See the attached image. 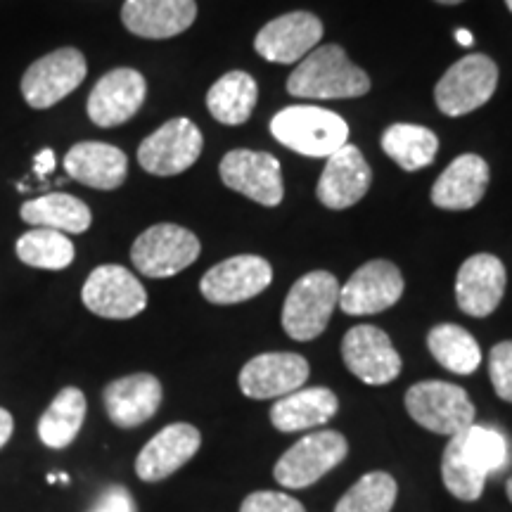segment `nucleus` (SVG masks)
Wrapping results in <instances>:
<instances>
[{
  "label": "nucleus",
  "mask_w": 512,
  "mask_h": 512,
  "mask_svg": "<svg viewBox=\"0 0 512 512\" xmlns=\"http://www.w3.org/2000/svg\"><path fill=\"white\" fill-rule=\"evenodd\" d=\"M508 463V441L498 430L470 425L448 439L441 456V479L448 494L472 503L484 494L486 477Z\"/></svg>",
  "instance_id": "f257e3e1"
},
{
  "label": "nucleus",
  "mask_w": 512,
  "mask_h": 512,
  "mask_svg": "<svg viewBox=\"0 0 512 512\" xmlns=\"http://www.w3.org/2000/svg\"><path fill=\"white\" fill-rule=\"evenodd\" d=\"M287 91L304 100H349L366 95L370 79L339 46H320L297 64Z\"/></svg>",
  "instance_id": "f03ea898"
},
{
  "label": "nucleus",
  "mask_w": 512,
  "mask_h": 512,
  "mask_svg": "<svg viewBox=\"0 0 512 512\" xmlns=\"http://www.w3.org/2000/svg\"><path fill=\"white\" fill-rule=\"evenodd\" d=\"M271 133L280 145L304 157L328 159L349 143L347 121L335 112L309 105H294L275 114Z\"/></svg>",
  "instance_id": "7ed1b4c3"
},
{
  "label": "nucleus",
  "mask_w": 512,
  "mask_h": 512,
  "mask_svg": "<svg viewBox=\"0 0 512 512\" xmlns=\"http://www.w3.org/2000/svg\"><path fill=\"white\" fill-rule=\"evenodd\" d=\"M339 302V283L328 271L302 275L287 292L283 306V328L297 342H311L328 328Z\"/></svg>",
  "instance_id": "20e7f679"
},
{
  "label": "nucleus",
  "mask_w": 512,
  "mask_h": 512,
  "mask_svg": "<svg viewBox=\"0 0 512 512\" xmlns=\"http://www.w3.org/2000/svg\"><path fill=\"white\" fill-rule=\"evenodd\" d=\"M406 411L420 427L444 437L475 425V403L463 387L441 380L413 384L406 392Z\"/></svg>",
  "instance_id": "39448f33"
},
{
  "label": "nucleus",
  "mask_w": 512,
  "mask_h": 512,
  "mask_svg": "<svg viewBox=\"0 0 512 512\" xmlns=\"http://www.w3.org/2000/svg\"><path fill=\"white\" fill-rule=\"evenodd\" d=\"M347 453L349 444L344 434L335 430L306 434L280 456L273 467V477L285 489H306L335 470Z\"/></svg>",
  "instance_id": "423d86ee"
},
{
  "label": "nucleus",
  "mask_w": 512,
  "mask_h": 512,
  "mask_svg": "<svg viewBox=\"0 0 512 512\" xmlns=\"http://www.w3.org/2000/svg\"><path fill=\"white\" fill-rule=\"evenodd\" d=\"M498 88V67L489 55L472 53L453 64L434 88V100L446 117H463L484 107Z\"/></svg>",
  "instance_id": "0eeeda50"
},
{
  "label": "nucleus",
  "mask_w": 512,
  "mask_h": 512,
  "mask_svg": "<svg viewBox=\"0 0 512 512\" xmlns=\"http://www.w3.org/2000/svg\"><path fill=\"white\" fill-rule=\"evenodd\" d=\"M200 240L176 223H157L147 228L131 247V261L145 278H171L200 256Z\"/></svg>",
  "instance_id": "6e6552de"
},
{
  "label": "nucleus",
  "mask_w": 512,
  "mask_h": 512,
  "mask_svg": "<svg viewBox=\"0 0 512 512\" xmlns=\"http://www.w3.org/2000/svg\"><path fill=\"white\" fill-rule=\"evenodd\" d=\"M88 74L86 57L76 48H60L36 60L22 76V95L34 110H48L72 95Z\"/></svg>",
  "instance_id": "1a4fd4ad"
},
{
  "label": "nucleus",
  "mask_w": 512,
  "mask_h": 512,
  "mask_svg": "<svg viewBox=\"0 0 512 512\" xmlns=\"http://www.w3.org/2000/svg\"><path fill=\"white\" fill-rule=\"evenodd\" d=\"M202 131L190 119H171L138 147V164L152 176H178L202 155Z\"/></svg>",
  "instance_id": "9d476101"
},
{
  "label": "nucleus",
  "mask_w": 512,
  "mask_h": 512,
  "mask_svg": "<svg viewBox=\"0 0 512 512\" xmlns=\"http://www.w3.org/2000/svg\"><path fill=\"white\" fill-rule=\"evenodd\" d=\"M86 309L100 318L128 320L145 311L147 292L128 268L117 264L98 266L81 290Z\"/></svg>",
  "instance_id": "9b49d317"
},
{
  "label": "nucleus",
  "mask_w": 512,
  "mask_h": 512,
  "mask_svg": "<svg viewBox=\"0 0 512 512\" xmlns=\"http://www.w3.org/2000/svg\"><path fill=\"white\" fill-rule=\"evenodd\" d=\"M403 275L399 266L387 259H373L363 264L339 287L337 306L347 316H373L382 313L399 302L403 297Z\"/></svg>",
  "instance_id": "f8f14e48"
},
{
  "label": "nucleus",
  "mask_w": 512,
  "mask_h": 512,
  "mask_svg": "<svg viewBox=\"0 0 512 512\" xmlns=\"http://www.w3.org/2000/svg\"><path fill=\"white\" fill-rule=\"evenodd\" d=\"M221 181L226 188L240 192L264 207H278L283 202L285 185L280 162L268 152L233 150L221 159Z\"/></svg>",
  "instance_id": "ddd939ff"
},
{
  "label": "nucleus",
  "mask_w": 512,
  "mask_h": 512,
  "mask_svg": "<svg viewBox=\"0 0 512 512\" xmlns=\"http://www.w3.org/2000/svg\"><path fill=\"white\" fill-rule=\"evenodd\" d=\"M271 280L273 268L264 256L240 254L209 268L200 280V290L207 302L228 306L261 294L271 285Z\"/></svg>",
  "instance_id": "4468645a"
},
{
  "label": "nucleus",
  "mask_w": 512,
  "mask_h": 512,
  "mask_svg": "<svg viewBox=\"0 0 512 512\" xmlns=\"http://www.w3.org/2000/svg\"><path fill=\"white\" fill-rule=\"evenodd\" d=\"M344 366L358 380L380 387L394 382L401 373V356L392 339L375 325H356L342 339Z\"/></svg>",
  "instance_id": "2eb2a0df"
},
{
  "label": "nucleus",
  "mask_w": 512,
  "mask_h": 512,
  "mask_svg": "<svg viewBox=\"0 0 512 512\" xmlns=\"http://www.w3.org/2000/svg\"><path fill=\"white\" fill-rule=\"evenodd\" d=\"M311 368L304 356L292 351H273L259 354L240 370V389L249 399H283V396L302 389L309 380Z\"/></svg>",
  "instance_id": "dca6fc26"
},
{
  "label": "nucleus",
  "mask_w": 512,
  "mask_h": 512,
  "mask_svg": "<svg viewBox=\"0 0 512 512\" xmlns=\"http://www.w3.org/2000/svg\"><path fill=\"white\" fill-rule=\"evenodd\" d=\"M147 95V81L138 69L119 67L107 72L88 95V117L95 126L112 128L136 117Z\"/></svg>",
  "instance_id": "f3484780"
},
{
  "label": "nucleus",
  "mask_w": 512,
  "mask_h": 512,
  "mask_svg": "<svg viewBox=\"0 0 512 512\" xmlns=\"http://www.w3.org/2000/svg\"><path fill=\"white\" fill-rule=\"evenodd\" d=\"M323 38V22L313 12H287L256 34L254 48L264 60L278 64L302 62Z\"/></svg>",
  "instance_id": "a211bd4d"
},
{
  "label": "nucleus",
  "mask_w": 512,
  "mask_h": 512,
  "mask_svg": "<svg viewBox=\"0 0 512 512\" xmlns=\"http://www.w3.org/2000/svg\"><path fill=\"white\" fill-rule=\"evenodd\" d=\"M325 169L320 174L316 195L323 207L342 211L354 207L366 197L373 183V171L356 145L339 147L335 155L325 159Z\"/></svg>",
  "instance_id": "6ab92c4d"
},
{
  "label": "nucleus",
  "mask_w": 512,
  "mask_h": 512,
  "mask_svg": "<svg viewBox=\"0 0 512 512\" xmlns=\"http://www.w3.org/2000/svg\"><path fill=\"white\" fill-rule=\"evenodd\" d=\"M508 273L494 254H475L465 259L456 278V302L472 318H486L503 302Z\"/></svg>",
  "instance_id": "aec40b11"
},
{
  "label": "nucleus",
  "mask_w": 512,
  "mask_h": 512,
  "mask_svg": "<svg viewBox=\"0 0 512 512\" xmlns=\"http://www.w3.org/2000/svg\"><path fill=\"white\" fill-rule=\"evenodd\" d=\"M202 446V434L188 422H174L157 432L136 458V475L147 484L162 482L195 458Z\"/></svg>",
  "instance_id": "412c9836"
},
{
  "label": "nucleus",
  "mask_w": 512,
  "mask_h": 512,
  "mask_svg": "<svg viewBox=\"0 0 512 512\" xmlns=\"http://www.w3.org/2000/svg\"><path fill=\"white\" fill-rule=\"evenodd\" d=\"M162 382L150 373H133L110 382L102 392L105 411L121 430L143 425L162 406Z\"/></svg>",
  "instance_id": "4be33fe9"
},
{
  "label": "nucleus",
  "mask_w": 512,
  "mask_h": 512,
  "mask_svg": "<svg viewBox=\"0 0 512 512\" xmlns=\"http://www.w3.org/2000/svg\"><path fill=\"white\" fill-rule=\"evenodd\" d=\"M197 19L195 0H126L121 8L124 27L140 38H174Z\"/></svg>",
  "instance_id": "5701e85b"
},
{
  "label": "nucleus",
  "mask_w": 512,
  "mask_h": 512,
  "mask_svg": "<svg viewBox=\"0 0 512 512\" xmlns=\"http://www.w3.org/2000/svg\"><path fill=\"white\" fill-rule=\"evenodd\" d=\"M64 171L76 183L95 190H117L128 176V159L110 143H76L64 155Z\"/></svg>",
  "instance_id": "b1692460"
},
{
  "label": "nucleus",
  "mask_w": 512,
  "mask_h": 512,
  "mask_svg": "<svg viewBox=\"0 0 512 512\" xmlns=\"http://www.w3.org/2000/svg\"><path fill=\"white\" fill-rule=\"evenodd\" d=\"M489 164L479 155H460L446 166L432 188L434 207L465 211L477 207L489 188Z\"/></svg>",
  "instance_id": "393cba45"
},
{
  "label": "nucleus",
  "mask_w": 512,
  "mask_h": 512,
  "mask_svg": "<svg viewBox=\"0 0 512 512\" xmlns=\"http://www.w3.org/2000/svg\"><path fill=\"white\" fill-rule=\"evenodd\" d=\"M337 411L339 399L335 392L325 387H302L273 403L271 425L285 434L313 430V427L328 425Z\"/></svg>",
  "instance_id": "a878e982"
},
{
  "label": "nucleus",
  "mask_w": 512,
  "mask_h": 512,
  "mask_svg": "<svg viewBox=\"0 0 512 512\" xmlns=\"http://www.w3.org/2000/svg\"><path fill=\"white\" fill-rule=\"evenodd\" d=\"M22 221L36 228H53L64 235H81L91 228L93 214L86 202L79 197L67 195V192H50V195L36 197V200L24 202L19 209Z\"/></svg>",
  "instance_id": "bb28decb"
},
{
  "label": "nucleus",
  "mask_w": 512,
  "mask_h": 512,
  "mask_svg": "<svg viewBox=\"0 0 512 512\" xmlns=\"http://www.w3.org/2000/svg\"><path fill=\"white\" fill-rule=\"evenodd\" d=\"M88 403L81 389L64 387L38 420V439L48 448H67L79 437Z\"/></svg>",
  "instance_id": "cd10ccee"
},
{
  "label": "nucleus",
  "mask_w": 512,
  "mask_h": 512,
  "mask_svg": "<svg viewBox=\"0 0 512 512\" xmlns=\"http://www.w3.org/2000/svg\"><path fill=\"white\" fill-rule=\"evenodd\" d=\"M256 95L259 88L247 72L223 74L207 93L209 114L226 126L245 124L256 107Z\"/></svg>",
  "instance_id": "c85d7f7f"
},
{
  "label": "nucleus",
  "mask_w": 512,
  "mask_h": 512,
  "mask_svg": "<svg viewBox=\"0 0 512 512\" xmlns=\"http://www.w3.org/2000/svg\"><path fill=\"white\" fill-rule=\"evenodd\" d=\"M382 150L403 171H418L434 162L439 152V138L425 126L394 124L382 133Z\"/></svg>",
  "instance_id": "c756f323"
},
{
  "label": "nucleus",
  "mask_w": 512,
  "mask_h": 512,
  "mask_svg": "<svg viewBox=\"0 0 512 512\" xmlns=\"http://www.w3.org/2000/svg\"><path fill=\"white\" fill-rule=\"evenodd\" d=\"M427 349L441 368L456 375H472L482 363L479 342L465 328L453 323H441L427 335Z\"/></svg>",
  "instance_id": "7c9ffc66"
},
{
  "label": "nucleus",
  "mask_w": 512,
  "mask_h": 512,
  "mask_svg": "<svg viewBox=\"0 0 512 512\" xmlns=\"http://www.w3.org/2000/svg\"><path fill=\"white\" fill-rule=\"evenodd\" d=\"M17 256L22 264L43 271H62L74 261V242L60 230L34 228L17 240Z\"/></svg>",
  "instance_id": "2f4dec72"
},
{
  "label": "nucleus",
  "mask_w": 512,
  "mask_h": 512,
  "mask_svg": "<svg viewBox=\"0 0 512 512\" xmlns=\"http://www.w3.org/2000/svg\"><path fill=\"white\" fill-rule=\"evenodd\" d=\"M399 484L389 472H368L339 498L335 512H392Z\"/></svg>",
  "instance_id": "473e14b6"
},
{
  "label": "nucleus",
  "mask_w": 512,
  "mask_h": 512,
  "mask_svg": "<svg viewBox=\"0 0 512 512\" xmlns=\"http://www.w3.org/2000/svg\"><path fill=\"white\" fill-rule=\"evenodd\" d=\"M489 377L496 394L512 403V339L496 344L489 354Z\"/></svg>",
  "instance_id": "72a5a7b5"
},
{
  "label": "nucleus",
  "mask_w": 512,
  "mask_h": 512,
  "mask_svg": "<svg viewBox=\"0 0 512 512\" xmlns=\"http://www.w3.org/2000/svg\"><path fill=\"white\" fill-rule=\"evenodd\" d=\"M240 512H306L304 505L280 491H254L242 501Z\"/></svg>",
  "instance_id": "f704fd0d"
},
{
  "label": "nucleus",
  "mask_w": 512,
  "mask_h": 512,
  "mask_svg": "<svg viewBox=\"0 0 512 512\" xmlns=\"http://www.w3.org/2000/svg\"><path fill=\"white\" fill-rule=\"evenodd\" d=\"M88 512H138V505L133 501L131 491L126 486H107L102 494L95 498V503L91 505Z\"/></svg>",
  "instance_id": "c9c22d12"
},
{
  "label": "nucleus",
  "mask_w": 512,
  "mask_h": 512,
  "mask_svg": "<svg viewBox=\"0 0 512 512\" xmlns=\"http://www.w3.org/2000/svg\"><path fill=\"white\" fill-rule=\"evenodd\" d=\"M12 432H15V418H12L10 411L0 408V448L8 444Z\"/></svg>",
  "instance_id": "e433bc0d"
},
{
  "label": "nucleus",
  "mask_w": 512,
  "mask_h": 512,
  "mask_svg": "<svg viewBox=\"0 0 512 512\" xmlns=\"http://www.w3.org/2000/svg\"><path fill=\"white\" fill-rule=\"evenodd\" d=\"M36 174L38 176H48L50 171L55 169V152L53 150H43V152H38L36 155Z\"/></svg>",
  "instance_id": "4c0bfd02"
},
{
  "label": "nucleus",
  "mask_w": 512,
  "mask_h": 512,
  "mask_svg": "<svg viewBox=\"0 0 512 512\" xmlns=\"http://www.w3.org/2000/svg\"><path fill=\"white\" fill-rule=\"evenodd\" d=\"M456 41L463 43V46H472V43H475V38H472V34L467 29H458L456 31Z\"/></svg>",
  "instance_id": "58836bf2"
},
{
  "label": "nucleus",
  "mask_w": 512,
  "mask_h": 512,
  "mask_svg": "<svg viewBox=\"0 0 512 512\" xmlns=\"http://www.w3.org/2000/svg\"><path fill=\"white\" fill-rule=\"evenodd\" d=\"M437 3H441V5H458V3H463V0H437Z\"/></svg>",
  "instance_id": "ea45409f"
},
{
  "label": "nucleus",
  "mask_w": 512,
  "mask_h": 512,
  "mask_svg": "<svg viewBox=\"0 0 512 512\" xmlns=\"http://www.w3.org/2000/svg\"><path fill=\"white\" fill-rule=\"evenodd\" d=\"M505 491H508V498H510V503H512V477L508 479V484H505Z\"/></svg>",
  "instance_id": "a19ab883"
},
{
  "label": "nucleus",
  "mask_w": 512,
  "mask_h": 512,
  "mask_svg": "<svg viewBox=\"0 0 512 512\" xmlns=\"http://www.w3.org/2000/svg\"><path fill=\"white\" fill-rule=\"evenodd\" d=\"M505 5H508V10L512 12V0H505Z\"/></svg>",
  "instance_id": "79ce46f5"
}]
</instances>
